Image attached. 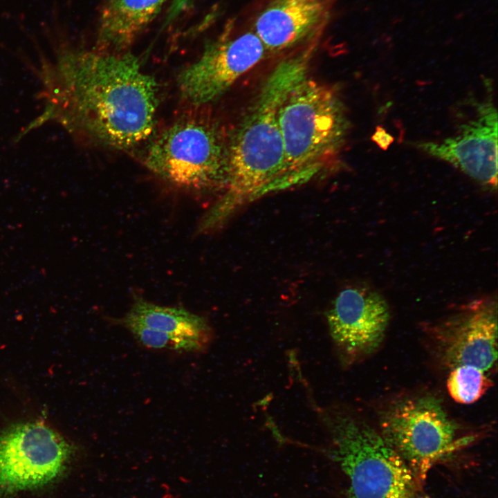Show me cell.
<instances>
[{
  "instance_id": "obj_1",
  "label": "cell",
  "mask_w": 498,
  "mask_h": 498,
  "mask_svg": "<svg viewBox=\"0 0 498 498\" xmlns=\"http://www.w3.org/2000/svg\"><path fill=\"white\" fill-rule=\"evenodd\" d=\"M59 102L73 132L116 149H129L151 136L158 86L140 59L127 53L59 48Z\"/></svg>"
},
{
  "instance_id": "obj_2",
  "label": "cell",
  "mask_w": 498,
  "mask_h": 498,
  "mask_svg": "<svg viewBox=\"0 0 498 498\" xmlns=\"http://www.w3.org/2000/svg\"><path fill=\"white\" fill-rule=\"evenodd\" d=\"M319 41H308L275 67L229 138L226 185L201 221L206 230L220 226L241 206L286 190L279 111L293 87L307 76Z\"/></svg>"
},
{
  "instance_id": "obj_3",
  "label": "cell",
  "mask_w": 498,
  "mask_h": 498,
  "mask_svg": "<svg viewBox=\"0 0 498 498\" xmlns=\"http://www.w3.org/2000/svg\"><path fill=\"white\" fill-rule=\"evenodd\" d=\"M278 122L286 190L312 181L340 160L350 126L345 106L331 86L303 78L282 104Z\"/></svg>"
},
{
  "instance_id": "obj_4",
  "label": "cell",
  "mask_w": 498,
  "mask_h": 498,
  "mask_svg": "<svg viewBox=\"0 0 498 498\" xmlns=\"http://www.w3.org/2000/svg\"><path fill=\"white\" fill-rule=\"evenodd\" d=\"M320 412L347 498H421V482L380 432L342 410Z\"/></svg>"
},
{
  "instance_id": "obj_5",
  "label": "cell",
  "mask_w": 498,
  "mask_h": 498,
  "mask_svg": "<svg viewBox=\"0 0 498 498\" xmlns=\"http://www.w3.org/2000/svg\"><path fill=\"white\" fill-rule=\"evenodd\" d=\"M228 141L223 128L210 118H181L149 143L144 165L177 187L223 192L227 181Z\"/></svg>"
},
{
  "instance_id": "obj_6",
  "label": "cell",
  "mask_w": 498,
  "mask_h": 498,
  "mask_svg": "<svg viewBox=\"0 0 498 498\" xmlns=\"http://www.w3.org/2000/svg\"><path fill=\"white\" fill-rule=\"evenodd\" d=\"M458 430L438 399L423 396L389 407L380 433L422 483L435 463L468 442Z\"/></svg>"
},
{
  "instance_id": "obj_7",
  "label": "cell",
  "mask_w": 498,
  "mask_h": 498,
  "mask_svg": "<svg viewBox=\"0 0 498 498\" xmlns=\"http://www.w3.org/2000/svg\"><path fill=\"white\" fill-rule=\"evenodd\" d=\"M72 445L39 421L18 422L0 431V495L36 489L59 478Z\"/></svg>"
},
{
  "instance_id": "obj_8",
  "label": "cell",
  "mask_w": 498,
  "mask_h": 498,
  "mask_svg": "<svg viewBox=\"0 0 498 498\" xmlns=\"http://www.w3.org/2000/svg\"><path fill=\"white\" fill-rule=\"evenodd\" d=\"M231 29L228 26L207 44L199 57L178 75L181 94L194 105L220 98L268 53L253 30L232 35Z\"/></svg>"
},
{
  "instance_id": "obj_9",
  "label": "cell",
  "mask_w": 498,
  "mask_h": 498,
  "mask_svg": "<svg viewBox=\"0 0 498 498\" xmlns=\"http://www.w3.org/2000/svg\"><path fill=\"white\" fill-rule=\"evenodd\" d=\"M454 133L438 141L418 143V148L454 166L482 185L497 184V111L491 97L470 99Z\"/></svg>"
},
{
  "instance_id": "obj_10",
  "label": "cell",
  "mask_w": 498,
  "mask_h": 498,
  "mask_svg": "<svg viewBox=\"0 0 498 498\" xmlns=\"http://www.w3.org/2000/svg\"><path fill=\"white\" fill-rule=\"evenodd\" d=\"M331 337L347 362L374 353L380 346L389 321V306L378 292L366 287L342 290L326 313Z\"/></svg>"
},
{
  "instance_id": "obj_11",
  "label": "cell",
  "mask_w": 498,
  "mask_h": 498,
  "mask_svg": "<svg viewBox=\"0 0 498 498\" xmlns=\"http://www.w3.org/2000/svg\"><path fill=\"white\" fill-rule=\"evenodd\" d=\"M464 310L438 327L440 354L450 369L466 365L487 373L497 358L496 305L475 304Z\"/></svg>"
},
{
  "instance_id": "obj_12",
  "label": "cell",
  "mask_w": 498,
  "mask_h": 498,
  "mask_svg": "<svg viewBox=\"0 0 498 498\" xmlns=\"http://www.w3.org/2000/svg\"><path fill=\"white\" fill-rule=\"evenodd\" d=\"M335 0H272L257 16L253 31L268 52L278 53L321 35Z\"/></svg>"
},
{
  "instance_id": "obj_13",
  "label": "cell",
  "mask_w": 498,
  "mask_h": 498,
  "mask_svg": "<svg viewBox=\"0 0 498 498\" xmlns=\"http://www.w3.org/2000/svg\"><path fill=\"white\" fill-rule=\"evenodd\" d=\"M167 0H104L100 13L97 50L123 53L156 18Z\"/></svg>"
},
{
  "instance_id": "obj_14",
  "label": "cell",
  "mask_w": 498,
  "mask_h": 498,
  "mask_svg": "<svg viewBox=\"0 0 498 498\" xmlns=\"http://www.w3.org/2000/svg\"><path fill=\"white\" fill-rule=\"evenodd\" d=\"M197 345L202 352L210 345L213 332L208 320L183 307L161 306L136 296L122 317Z\"/></svg>"
},
{
  "instance_id": "obj_15",
  "label": "cell",
  "mask_w": 498,
  "mask_h": 498,
  "mask_svg": "<svg viewBox=\"0 0 498 498\" xmlns=\"http://www.w3.org/2000/svg\"><path fill=\"white\" fill-rule=\"evenodd\" d=\"M492 386L487 373L472 366L451 369L447 389L451 398L460 404H472L480 399Z\"/></svg>"
},
{
  "instance_id": "obj_16",
  "label": "cell",
  "mask_w": 498,
  "mask_h": 498,
  "mask_svg": "<svg viewBox=\"0 0 498 498\" xmlns=\"http://www.w3.org/2000/svg\"><path fill=\"white\" fill-rule=\"evenodd\" d=\"M117 322L125 327L146 348L178 353L202 352L197 345L191 342L139 323L123 317L117 320Z\"/></svg>"
},
{
  "instance_id": "obj_17",
  "label": "cell",
  "mask_w": 498,
  "mask_h": 498,
  "mask_svg": "<svg viewBox=\"0 0 498 498\" xmlns=\"http://www.w3.org/2000/svg\"><path fill=\"white\" fill-rule=\"evenodd\" d=\"M194 1V0H172L163 27L172 23L183 12L188 9Z\"/></svg>"
},
{
  "instance_id": "obj_18",
  "label": "cell",
  "mask_w": 498,
  "mask_h": 498,
  "mask_svg": "<svg viewBox=\"0 0 498 498\" xmlns=\"http://www.w3.org/2000/svg\"><path fill=\"white\" fill-rule=\"evenodd\" d=\"M371 140L383 150H387L394 142V137L382 127L377 126Z\"/></svg>"
}]
</instances>
